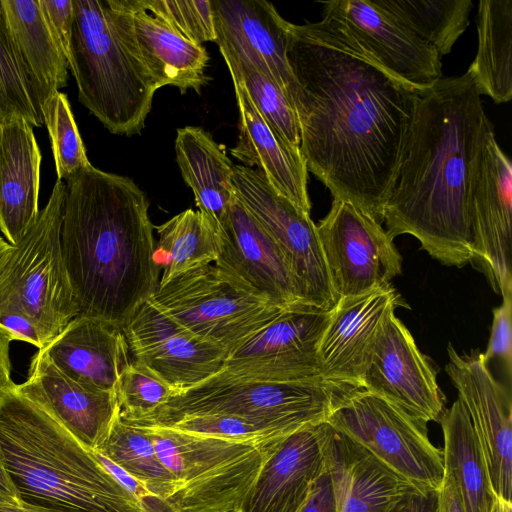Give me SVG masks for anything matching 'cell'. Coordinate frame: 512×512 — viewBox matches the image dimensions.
I'll list each match as a JSON object with an SVG mask.
<instances>
[{
  "label": "cell",
  "mask_w": 512,
  "mask_h": 512,
  "mask_svg": "<svg viewBox=\"0 0 512 512\" xmlns=\"http://www.w3.org/2000/svg\"><path fill=\"white\" fill-rule=\"evenodd\" d=\"M287 60L307 170L382 223L421 91L322 21L291 25Z\"/></svg>",
  "instance_id": "cell-1"
},
{
  "label": "cell",
  "mask_w": 512,
  "mask_h": 512,
  "mask_svg": "<svg viewBox=\"0 0 512 512\" xmlns=\"http://www.w3.org/2000/svg\"><path fill=\"white\" fill-rule=\"evenodd\" d=\"M493 125L469 72L420 92L397 176L383 209L387 234L414 236L458 268L473 258L470 195Z\"/></svg>",
  "instance_id": "cell-2"
},
{
  "label": "cell",
  "mask_w": 512,
  "mask_h": 512,
  "mask_svg": "<svg viewBox=\"0 0 512 512\" xmlns=\"http://www.w3.org/2000/svg\"><path fill=\"white\" fill-rule=\"evenodd\" d=\"M149 201L92 164L65 180L61 249L79 315L120 330L159 284Z\"/></svg>",
  "instance_id": "cell-3"
},
{
  "label": "cell",
  "mask_w": 512,
  "mask_h": 512,
  "mask_svg": "<svg viewBox=\"0 0 512 512\" xmlns=\"http://www.w3.org/2000/svg\"><path fill=\"white\" fill-rule=\"evenodd\" d=\"M14 386L0 394V446L22 507L143 512L91 450Z\"/></svg>",
  "instance_id": "cell-4"
},
{
  "label": "cell",
  "mask_w": 512,
  "mask_h": 512,
  "mask_svg": "<svg viewBox=\"0 0 512 512\" xmlns=\"http://www.w3.org/2000/svg\"><path fill=\"white\" fill-rule=\"evenodd\" d=\"M69 68L79 101L113 134L144 128L156 88L119 37L105 0H73Z\"/></svg>",
  "instance_id": "cell-5"
},
{
  "label": "cell",
  "mask_w": 512,
  "mask_h": 512,
  "mask_svg": "<svg viewBox=\"0 0 512 512\" xmlns=\"http://www.w3.org/2000/svg\"><path fill=\"white\" fill-rule=\"evenodd\" d=\"M357 389L360 388L324 377L264 382L238 379L219 371L174 394L151 416L127 422L161 424L184 416L223 414L257 422L288 435L327 422L338 405Z\"/></svg>",
  "instance_id": "cell-6"
},
{
  "label": "cell",
  "mask_w": 512,
  "mask_h": 512,
  "mask_svg": "<svg viewBox=\"0 0 512 512\" xmlns=\"http://www.w3.org/2000/svg\"><path fill=\"white\" fill-rule=\"evenodd\" d=\"M132 425L148 434L176 478L178 488L167 501L176 512L239 511L264 462L284 438L235 441Z\"/></svg>",
  "instance_id": "cell-7"
},
{
  "label": "cell",
  "mask_w": 512,
  "mask_h": 512,
  "mask_svg": "<svg viewBox=\"0 0 512 512\" xmlns=\"http://www.w3.org/2000/svg\"><path fill=\"white\" fill-rule=\"evenodd\" d=\"M149 300L169 318L228 354L286 309L211 264L158 285Z\"/></svg>",
  "instance_id": "cell-8"
},
{
  "label": "cell",
  "mask_w": 512,
  "mask_h": 512,
  "mask_svg": "<svg viewBox=\"0 0 512 512\" xmlns=\"http://www.w3.org/2000/svg\"><path fill=\"white\" fill-rule=\"evenodd\" d=\"M65 183L56 181L47 204L14 252L0 304L16 300L35 322L44 346L79 315L61 249Z\"/></svg>",
  "instance_id": "cell-9"
},
{
  "label": "cell",
  "mask_w": 512,
  "mask_h": 512,
  "mask_svg": "<svg viewBox=\"0 0 512 512\" xmlns=\"http://www.w3.org/2000/svg\"><path fill=\"white\" fill-rule=\"evenodd\" d=\"M327 423L416 489H440L445 472L443 451L429 440L425 422L390 401L357 389L338 405Z\"/></svg>",
  "instance_id": "cell-10"
},
{
  "label": "cell",
  "mask_w": 512,
  "mask_h": 512,
  "mask_svg": "<svg viewBox=\"0 0 512 512\" xmlns=\"http://www.w3.org/2000/svg\"><path fill=\"white\" fill-rule=\"evenodd\" d=\"M231 180L235 196L283 254L302 302L331 311L338 298L310 214L278 194L257 169L234 165Z\"/></svg>",
  "instance_id": "cell-11"
},
{
  "label": "cell",
  "mask_w": 512,
  "mask_h": 512,
  "mask_svg": "<svg viewBox=\"0 0 512 512\" xmlns=\"http://www.w3.org/2000/svg\"><path fill=\"white\" fill-rule=\"evenodd\" d=\"M316 229L338 299L389 286L402 273V257L393 239L352 202L333 199Z\"/></svg>",
  "instance_id": "cell-12"
},
{
  "label": "cell",
  "mask_w": 512,
  "mask_h": 512,
  "mask_svg": "<svg viewBox=\"0 0 512 512\" xmlns=\"http://www.w3.org/2000/svg\"><path fill=\"white\" fill-rule=\"evenodd\" d=\"M330 311L300 304L284 309L230 352L221 372L238 379L296 382L322 377L318 356Z\"/></svg>",
  "instance_id": "cell-13"
},
{
  "label": "cell",
  "mask_w": 512,
  "mask_h": 512,
  "mask_svg": "<svg viewBox=\"0 0 512 512\" xmlns=\"http://www.w3.org/2000/svg\"><path fill=\"white\" fill-rule=\"evenodd\" d=\"M322 4V22L356 43L400 81L422 92L442 77L441 57L435 48L373 0H333Z\"/></svg>",
  "instance_id": "cell-14"
},
{
  "label": "cell",
  "mask_w": 512,
  "mask_h": 512,
  "mask_svg": "<svg viewBox=\"0 0 512 512\" xmlns=\"http://www.w3.org/2000/svg\"><path fill=\"white\" fill-rule=\"evenodd\" d=\"M445 370L466 409L487 466L494 494L512 496V397L509 386L497 380L472 349L459 353L448 344Z\"/></svg>",
  "instance_id": "cell-15"
},
{
  "label": "cell",
  "mask_w": 512,
  "mask_h": 512,
  "mask_svg": "<svg viewBox=\"0 0 512 512\" xmlns=\"http://www.w3.org/2000/svg\"><path fill=\"white\" fill-rule=\"evenodd\" d=\"M473 258L495 293L512 295V164L494 129L486 136L470 195Z\"/></svg>",
  "instance_id": "cell-16"
},
{
  "label": "cell",
  "mask_w": 512,
  "mask_h": 512,
  "mask_svg": "<svg viewBox=\"0 0 512 512\" xmlns=\"http://www.w3.org/2000/svg\"><path fill=\"white\" fill-rule=\"evenodd\" d=\"M122 332L132 360L168 384L174 394L217 374L228 355L224 348L169 318L149 299Z\"/></svg>",
  "instance_id": "cell-17"
},
{
  "label": "cell",
  "mask_w": 512,
  "mask_h": 512,
  "mask_svg": "<svg viewBox=\"0 0 512 512\" xmlns=\"http://www.w3.org/2000/svg\"><path fill=\"white\" fill-rule=\"evenodd\" d=\"M123 44L159 88L200 92L209 79V55L203 45L180 34L166 21L143 9L138 0H105Z\"/></svg>",
  "instance_id": "cell-18"
},
{
  "label": "cell",
  "mask_w": 512,
  "mask_h": 512,
  "mask_svg": "<svg viewBox=\"0 0 512 512\" xmlns=\"http://www.w3.org/2000/svg\"><path fill=\"white\" fill-rule=\"evenodd\" d=\"M361 388L425 423L439 421L445 410L436 368L395 314L375 346Z\"/></svg>",
  "instance_id": "cell-19"
},
{
  "label": "cell",
  "mask_w": 512,
  "mask_h": 512,
  "mask_svg": "<svg viewBox=\"0 0 512 512\" xmlns=\"http://www.w3.org/2000/svg\"><path fill=\"white\" fill-rule=\"evenodd\" d=\"M400 304L392 285L339 298L319 342L322 377L361 388L375 346Z\"/></svg>",
  "instance_id": "cell-20"
},
{
  "label": "cell",
  "mask_w": 512,
  "mask_h": 512,
  "mask_svg": "<svg viewBox=\"0 0 512 512\" xmlns=\"http://www.w3.org/2000/svg\"><path fill=\"white\" fill-rule=\"evenodd\" d=\"M223 57L244 61L269 76L293 103L296 82L287 60L292 23L266 0H211Z\"/></svg>",
  "instance_id": "cell-21"
},
{
  "label": "cell",
  "mask_w": 512,
  "mask_h": 512,
  "mask_svg": "<svg viewBox=\"0 0 512 512\" xmlns=\"http://www.w3.org/2000/svg\"><path fill=\"white\" fill-rule=\"evenodd\" d=\"M217 233L216 266L277 306L304 304L280 249L236 196Z\"/></svg>",
  "instance_id": "cell-22"
},
{
  "label": "cell",
  "mask_w": 512,
  "mask_h": 512,
  "mask_svg": "<svg viewBox=\"0 0 512 512\" xmlns=\"http://www.w3.org/2000/svg\"><path fill=\"white\" fill-rule=\"evenodd\" d=\"M332 427L307 426L280 440L261 467L240 512H298L327 468Z\"/></svg>",
  "instance_id": "cell-23"
},
{
  "label": "cell",
  "mask_w": 512,
  "mask_h": 512,
  "mask_svg": "<svg viewBox=\"0 0 512 512\" xmlns=\"http://www.w3.org/2000/svg\"><path fill=\"white\" fill-rule=\"evenodd\" d=\"M15 390L41 407L84 447L96 450L120 413L115 391L85 386L58 370L38 350L26 381Z\"/></svg>",
  "instance_id": "cell-24"
},
{
  "label": "cell",
  "mask_w": 512,
  "mask_h": 512,
  "mask_svg": "<svg viewBox=\"0 0 512 512\" xmlns=\"http://www.w3.org/2000/svg\"><path fill=\"white\" fill-rule=\"evenodd\" d=\"M32 125L20 117L3 121L0 138V230L17 246L40 213L41 152Z\"/></svg>",
  "instance_id": "cell-25"
},
{
  "label": "cell",
  "mask_w": 512,
  "mask_h": 512,
  "mask_svg": "<svg viewBox=\"0 0 512 512\" xmlns=\"http://www.w3.org/2000/svg\"><path fill=\"white\" fill-rule=\"evenodd\" d=\"M41 351L69 378L104 391H115L121 371L130 362L122 330L82 315L73 318Z\"/></svg>",
  "instance_id": "cell-26"
},
{
  "label": "cell",
  "mask_w": 512,
  "mask_h": 512,
  "mask_svg": "<svg viewBox=\"0 0 512 512\" xmlns=\"http://www.w3.org/2000/svg\"><path fill=\"white\" fill-rule=\"evenodd\" d=\"M239 111V135L230 149L243 166L257 167L272 188L310 214L308 170L301 152L290 147L261 117L244 87L232 80Z\"/></svg>",
  "instance_id": "cell-27"
},
{
  "label": "cell",
  "mask_w": 512,
  "mask_h": 512,
  "mask_svg": "<svg viewBox=\"0 0 512 512\" xmlns=\"http://www.w3.org/2000/svg\"><path fill=\"white\" fill-rule=\"evenodd\" d=\"M327 463L334 482L336 512H388L416 489L333 428Z\"/></svg>",
  "instance_id": "cell-28"
},
{
  "label": "cell",
  "mask_w": 512,
  "mask_h": 512,
  "mask_svg": "<svg viewBox=\"0 0 512 512\" xmlns=\"http://www.w3.org/2000/svg\"><path fill=\"white\" fill-rule=\"evenodd\" d=\"M175 152L182 178L193 191L198 211L218 231L235 197L232 161L222 146L200 127L179 128Z\"/></svg>",
  "instance_id": "cell-29"
},
{
  "label": "cell",
  "mask_w": 512,
  "mask_h": 512,
  "mask_svg": "<svg viewBox=\"0 0 512 512\" xmlns=\"http://www.w3.org/2000/svg\"><path fill=\"white\" fill-rule=\"evenodd\" d=\"M444 467L454 477L464 512H491L495 497L483 453L462 402L457 398L439 421Z\"/></svg>",
  "instance_id": "cell-30"
},
{
  "label": "cell",
  "mask_w": 512,
  "mask_h": 512,
  "mask_svg": "<svg viewBox=\"0 0 512 512\" xmlns=\"http://www.w3.org/2000/svg\"><path fill=\"white\" fill-rule=\"evenodd\" d=\"M16 48L40 88L43 101L66 85L69 65L55 42L39 0H0Z\"/></svg>",
  "instance_id": "cell-31"
},
{
  "label": "cell",
  "mask_w": 512,
  "mask_h": 512,
  "mask_svg": "<svg viewBox=\"0 0 512 512\" xmlns=\"http://www.w3.org/2000/svg\"><path fill=\"white\" fill-rule=\"evenodd\" d=\"M478 47L467 72L480 95L501 104L512 99V0L478 4Z\"/></svg>",
  "instance_id": "cell-32"
},
{
  "label": "cell",
  "mask_w": 512,
  "mask_h": 512,
  "mask_svg": "<svg viewBox=\"0 0 512 512\" xmlns=\"http://www.w3.org/2000/svg\"><path fill=\"white\" fill-rule=\"evenodd\" d=\"M400 24L435 48L440 57L469 25L471 0H373Z\"/></svg>",
  "instance_id": "cell-33"
},
{
  "label": "cell",
  "mask_w": 512,
  "mask_h": 512,
  "mask_svg": "<svg viewBox=\"0 0 512 512\" xmlns=\"http://www.w3.org/2000/svg\"><path fill=\"white\" fill-rule=\"evenodd\" d=\"M155 228L159 235L157 248L168 258L158 285L216 261L218 233L200 211L186 209Z\"/></svg>",
  "instance_id": "cell-34"
},
{
  "label": "cell",
  "mask_w": 512,
  "mask_h": 512,
  "mask_svg": "<svg viewBox=\"0 0 512 512\" xmlns=\"http://www.w3.org/2000/svg\"><path fill=\"white\" fill-rule=\"evenodd\" d=\"M96 451L166 501L178 488L176 478L161 461L148 434L142 428L123 420L120 415Z\"/></svg>",
  "instance_id": "cell-35"
},
{
  "label": "cell",
  "mask_w": 512,
  "mask_h": 512,
  "mask_svg": "<svg viewBox=\"0 0 512 512\" xmlns=\"http://www.w3.org/2000/svg\"><path fill=\"white\" fill-rule=\"evenodd\" d=\"M43 97L9 32L0 4V112L20 117L34 127L44 124Z\"/></svg>",
  "instance_id": "cell-36"
},
{
  "label": "cell",
  "mask_w": 512,
  "mask_h": 512,
  "mask_svg": "<svg viewBox=\"0 0 512 512\" xmlns=\"http://www.w3.org/2000/svg\"><path fill=\"white\" fill-rule=\"evenodd\" d=\"M223 58L232 80H236L244 87L264 121L290 147L300 151L299 121L288 95L273 79L252 65L229 57Z\"/></svg>",
  "instance_id": "cell-37"
},
{
  "label": "cell",
  "mask_w": 512,
  "mask_h": 512,
  "mask_svg": "<svg viewBox=\"0 0 512 512\" xmlns=\"http://www.w3.org/2000/svg\"><path fill=\"white\" fill-rule=\"evenodd\" d=\"M42 113L51 140L57 180L64 182L91 163L66 94L58 91L52 95Z\"/></svg>",
  "instance_id": "cell-38"
},
{
  "label": "cell",
  "mask_w": 512,
  "mask_h": 512,
  "mask_svg": "<svg viewBox=\"0 0 512 512\" xmlns=\"http://www.w3.org/2000/svg\"><path fill=\"white\" fill-rule=\"evenodd\" d=\"M115 393L120 417L139 421L160 409L174 391L150 370L131 360L119 375Z\"/></svg>",
  "instance_id": "cell-39"
},
{
  "label": "cell",
  "mask_w": 512,
  "mask_h": 512,
  "mask_svg": "<svg viewBox=\"0 0 512 512\" xmlns=\"http://www.w3.org/2000/svg\"><path fill=\"white\" fill-rule=\"evenodd\" d=\"M148 425L166 427L196 436L235 441H265L287 436L263 424L223 414L184 416L161 424Z\"/></svg>",
  "instance_id": "cell-40"
},
{
  "label": "cell",
  "mask_w": 512,
  "mask_h": 512,
  "mask_svg": "<svg viewBox=\"0 0 512 512\" xmlns=\"http://www.w3.org/2000/svg\"><path fill=\"white\" fill-rule=\"evenodd\" d=\"M146 11L166 21L190 41L215 42L211 0H138Z\"/></svg>",
  "instance_id": "cell-41"
},
{
  "label": "cell",
  "mask_w": 512,
  "mask_h": 512,
  "mask_svg": "<svg viewBox=\"0 0 512 512\" xmlns=\"http://www.w3.org/2000/svg\"><path fill=\"white\" fill-rule=\"evenodd\" d=\"M500 306L493 309L491 335L483 359L488 365L493 359H499L511 376L512 369V295L502 297Z\"/></svg>",
  "instance_id": "cell-42"
},
{
  "label": "cell",
  "mask_w": 512,
  "mask_h": 512,
  "mask_svg": "<svg viewBox=\"0 0 512 512\" xmlns=\"http://www.w3.org/2000/svg\"><path fill=\"white\" fill-rule=\"evenodd\" d=\"M91 452L100 465L137 501L143 512H176L166 500L154 495L113 461L96 450Z\"/></svg>",
  "instance_id": "cell-43"
},
{
  "label": "cell",
  "mask_w": 512,
  "mask_h": 512,
  "mask_svg": "<svg viewBox=\"0 0 512 512\" xmlns=\"http://www.w3.org/2000/svg\"><path fill=\"white\" fill-rule=\"evenodd\" d=\"M0 330L11 342H25L38 350L45 347L35 322L14 299L0 304Z\"/></svg>",
  "instance_id": "cell-44"
},
{
  "label": "cell",
  "mask_w": 512,
  "mask_h": 512,
  "mask_svg": "<svg viewBox=\"0 0 512 512\" xmlns=\"http://www.w3.org/2000/svg\"><path fill=\"white\" fill-rule=\"evenodd\" d=\"M39 5L55 42L68 62L74 13L73 0H39Z\"/></svg>",
  "instance_id": "cell-45"
},
{
  "label": "cell",
  "mask_w": 512,
  "mask_h": 512,
  "mask_svg": "<svg viewBox=\"0 0 512 512\" xmlns=\"http://www.w3.org/2000/svg\"><path fill=\"white\" fill-rule=\"evenodd\" d=\"M298 512H336V494L328 463Z\"/></svg>",
  "instance_id": "cell-46"
},
{
  "label": "cell",
  "mask_w": 512,
  "mask_h": 512,
  "mask_svg": "<svg viewBox=\"0 0 512 512\" xmlns=\"http://www.w3.org/2000/svg\"><path fill=\"white\" fill-rule=\"evenodd\" d=\"M388 512H440L438 491H422L414 489Z\"/></svg>",
  "instance_id": "cell-47"
},
{
  "label": "cell",
  "mask_w": 512,
  "mask_h": 512,
  "mask_svg": "<svg viewBox=\"0 0 512 512\" xmlns=\"http://www.w3.org/2000/svg\"><path fill=\"white\" fill-rule=\"evenodd\" d=\"M438 495L440 512H464L456 481L446 469Z\"/></svg>",
  "instance_id": "cell-48"
},
{
  "label": "cell",
  "mask_w": 512,
  "mask_h": 512,
  "mask_svg": "<svg viewBox=\"0 0 512 512\" xmlns=\"http://www.w3.org/2000/svg\"><path fill=\"white\" fill-rule=\"evenodd\" d=\"M0 505L22 507L18 490L8 471L5 456L0 446Z\"/></svg>",
  "instance_id": "cell-49"
},
{
  "label": "cell",
  "mask_w": 512,
  "mask_h": 512,
  "mask_svg": "<svg viewBox=\"0 0 512 512\" xmlns=\"http://www.w3.org/2000/svg\"><path fill=\"white\" fill-rule=\"evenodd\" d=\"M10 344L11 341L0 330V394L15 384L11 379Z\"/></svg>",
  "instance_id": "cell-50"
},
{
  "label": "cell",
  "mask_w": 512,
  "mask_h": 512,
  "mask_svg": "<svg viewBox=\"0 0 512 512\" xmlns=\"http://www.w3.org/2000/svg\"><path fill=\"white\" fill-rule=\"evenodd\" d=\"M14 248V246L10 245L6 240L0 237V284L8 273Z\"/></svg>",
  "instance_id": "cell-51"
},
{
  "label": "cell",
  "mask_w": 512,
  "mask_h": 512,
  "mask_svg": "<svg viewBox=\"0 0 512 512\" xmlns=\"http://www.w3.org/2000/svg\"><path fill=\"white\" fill-rule=\"evenodd\" d=\"M491 512H512V502L496 496Z\"/></svg>",
  "instance_id": "cell-52"
},
{
  "label": "cell",
  "mask_w": 512,
  "mask_h": 512,
  "mask_svg": "<svg viewBox=\"0 0 512 512\" xmlns=\"http://www.w3.org/2000/svg\"><path fill=\"white\" fill-rule=\"evenodd\" d=\"M22 512H62L57 510H50L38 507H20Z\"/></svg>",
  "instance_id": "cell-53"
},
{
  "label": "cell",
  "mask_w": 512,
  "mask_h": 512,
  "mask_svg": "<svg viewBox=\"0 0 512 512\" xmlns=\"http://www.w3.org/2000/svg\"><path fill=\"white\" fill-rule=\"evenodd\" d=\"M0 512H22L20 507L0 505Z\"/></svg>",
  "instance_id": "cell-54"
},
{
  "label": "cell",
  "mask_w": 512,
  "mask_h": 512,
  "mask_svg": "<svg viewBox=\"0 0 512 512\" xmlns=\"http://www.w3.org/2000/svg\"><path fill=\"white\" fill-rule=\"evenodd\" d=\"M4 118L0 112V138H1V132H2V125H3Z\"/></svg>",
  "instance_id": "cell-55"
},
{
  "label": "cell",
  "mask_w": 512,
  "mask_h": 512,
  "mask_svg": "<svg viewBox=\"0 0 512 512\" xmlns=\"http://www.w3.org/2000/svg\"><path fill=\"white\" fill-rule=\"evenodd\" d=\"M237 512H240V511H237Z\"/></svg>",
  "instance_id": "cell-56"
}]
</instances>
